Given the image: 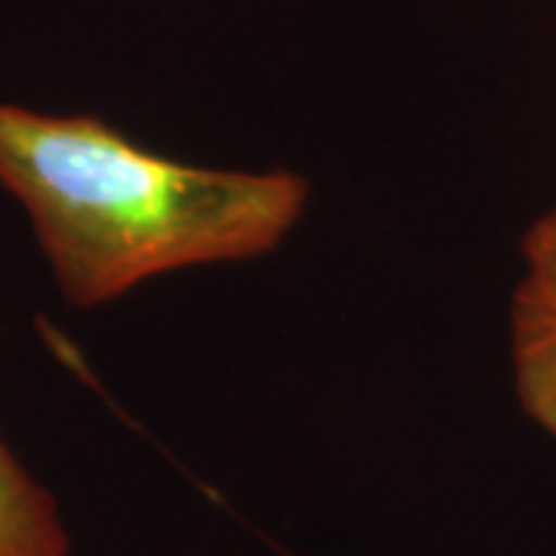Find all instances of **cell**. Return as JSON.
I'll list each match as a JSON object with an SVG mask.
<instances>
[{
    "instance_id": "6da1fadb",
    "label": "cell",
    "mask_w": 556,
    "mask_h": 556,
    "mask_svg": "<svg viewBox=\"0 0 556 556\" xmlns=\"http://www.w3.org/2000/svg\"><path fill=\"white\" fill-rule=\"evenodd\" d=\"M0 186L31 219L68 303L93 309L152 278L276 251L306 179L159 155L93 115L0 102Z\"/></svg>"
},
{
    "instance_id": "7a4b0ae2",
    "label": "cell",
    "mask_w": 556,
    "mask_h": 556,
    "mask_svg": "<svg viewBox=\"0 0 556 556\" xmlns=\"http://www.w3.org/2000/svg\"><path fill=\"white\" fill-rule=\"evenodd\" d=\"M514 390L526 417L556 442V211L522 236V276L510 309Z\"/></svg>"
},
{
    "instance_id": "3957f363",
    "label": "cell",
    "mask_w": 556,
    "mask_h": 556,
    "mask_svg": "<svg viewBox=\"0 0 556 556\" xmlns=\"http://www.w3.org/2000/svg\"><path fill=\"white\" fill-rule=\"evenodd\" d=\"M0 556H72L53 495L0 439Z\"/></svg>"
}]
</instances>
